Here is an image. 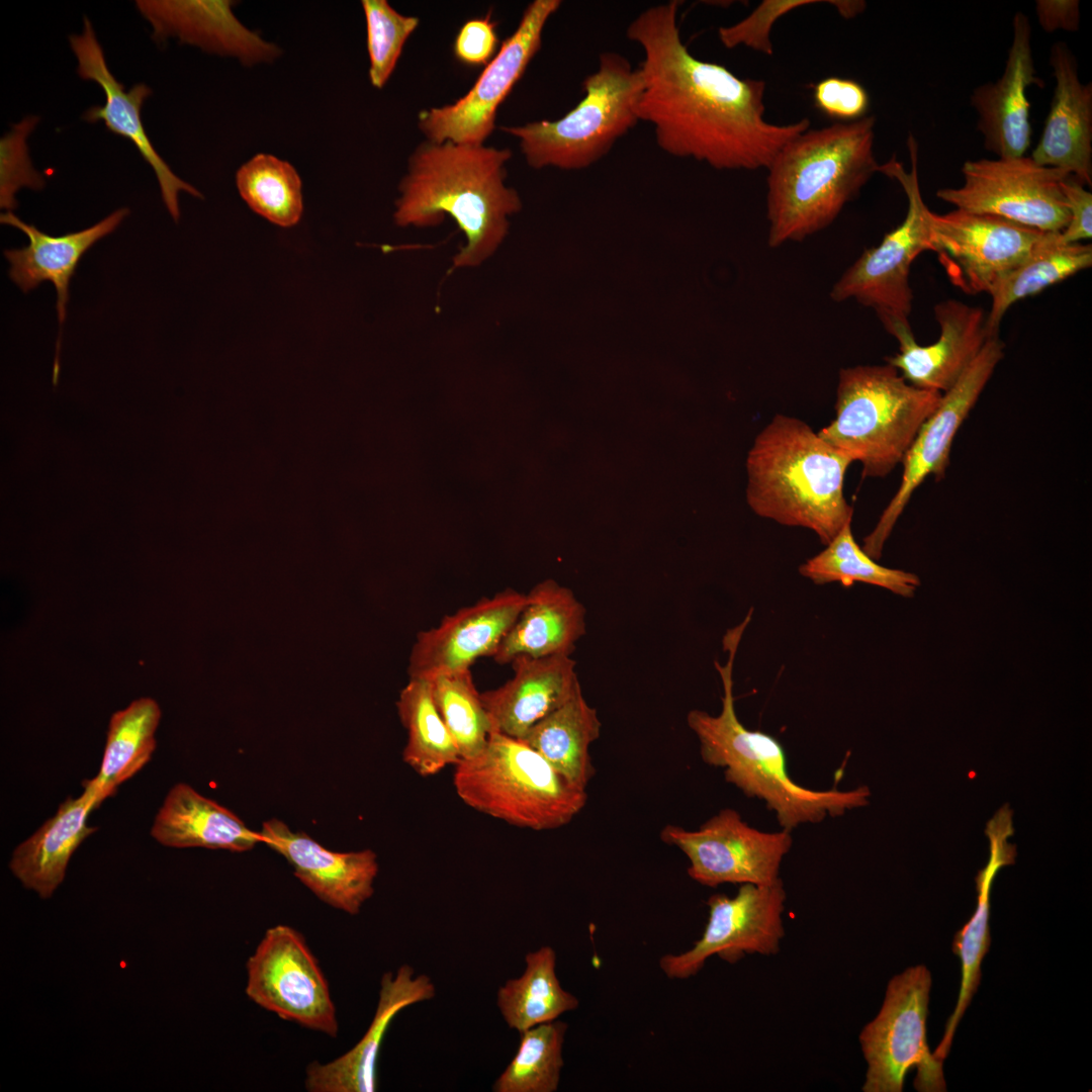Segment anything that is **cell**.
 <instances>
[{
	"label": "cell",
	"mask_w": 1092,
	"mask_h": 1092,
	"mask_svg": "<svg viewBox=\"0 0 1092 1092\" xmlns=\"http://www.w3.org/2000/svg\"><path fill=\"white\" fill-rule=\"evenodd\" d=\"M851 460L802 420L777 415L746 459V499L759 517L814 532L827 545L853 509L844 496Z\"/></svg>",
	"instance_id": "5b68a950"
},
{
	"label": "cell",
	"mask_w": 1092,
	"mask_h": 1092,
	"mask_svg": "<svg viewBox=\"0 0 1092 1092\" xmlns=\"http://www.w3.org/2000/svg\"><path fill=\"white\" fill-rule=\"evenodd\" d=\"M453 786L468 807L536 831L568 824L587 794L569 783L524 740L492 731L476 755L455 765Z\"/></svg>",
	"instance_id": "52a82bcc"
},
{
	"label": "cell",
	"mask_w": 1092,
	"mask_h": 1092,
	"mask_svg": "<svg viewBox=\"0 0 1092 1092\" xmlns=\"http://www.w3.org/2000/svg\"><path fill=\"white\" fill-rule=\"evenodd\" d=\"M876 117L806 130L767 167L768 245L802 241L828 226L878 172Z\"/></svg>",
	"instance_id": "277c9868"
},
{
	"label": "cell",
	"mask_w": 1092,
	"mask_h": 1092,
	"mask_svg": "<svg viewBox=\"0 0 1092 1092\" xmlns=\"http://www.w3.org/2000/svg\"><path fill=\"white\" fill-rule=\"evenodd\" d=\"M160 718V707L152 698H140L112 714L100 769L83 782L99 805L151 760Z\"/></svg>",
	"instance_id": "836d02e7"
},
{
	"label": "cell",
	"mask_w": 1092,
	"mask_h": 1092,
	"mask_svg": "<svg viewBox=\"0 0 1092 1092\" xmlns=\"http://www.w3.org/2000/svg\"><path fill=\"white\" fill-rule=\"evenodd\" d=\"M135 5L153 27L157 41L176 37L206 53L233 57L245 66L271 63L281 49L246 27L230 0H139Z\"/></svg>",
	"instance_id": "cb8c5ba5"
},
{
	"label": "cell",
	"mask_w": 1092,
	"mask_h": 1092,
	"mask_svg": "<svg viewBox=\"0 0 1092 1092\" xmlns=\"http://www.w3.org/2000/svg\"><path fill=\"white\" fill-rule=\"evenodd\" d=\"M750 617L729 629L723 637L728 652L724 665L715 661L723 685L722 709L718 715L692 710L687 724L700 742L703 761L723 767L725 780L748 797L763 800L776 813L782 829L805 823H818L827 816L866 806L870 790L859 787L849 791L812 790L798 785L790 777L787 756L781 742L770 734L746 728L738 719L733 696V665L738 645Z\"/></svg>",
	"instance_id": "3957f363"
},
{
	"label": "cell",
	"mask_w": 1092,
	"mask_h": 1092,
	"mask_svg": "<svg viewBox=\"0 0 1092 1092\" xmlns=\"http://www.w3.org/2000/svg\"><path fill=\"white\" fill-rule=\"evenodd\" d=\"M786 891L782 880L770 885L742 884L733 897L711 896L705 930L693 947L665 954L659 967L669 979L697 975L712 956L734 964L746 953L771 956L785 936Z\"/></svg>",
	"instance_id": "2e32d148"
},
{
	"label": "cell",
	"mask_w": 1092,
	"mask_h": 1092,
	"mask_svg": "<svg viewBox=\"0 0 1092 1092\" xmlns=\"http://www.w3.org/2000/svg\"><path fill=\"white\" fill-rule=\"evenodd\" d=\"M578 999L562 988L556 974V952L544 945L525 957V970L496 993V1005L507 1025L522 1033L558 1019L578 1007Z\"/></svg>",
	"instance_id": "e575fe53"
},
{
	"label": "cell",
	"mask_w": 1092,
	"mask_h": 1092,
	"mask_svg": "<svg viewBox=\"0 0 1092 1092\" xmlns=\"http://www.w3.org/2000/svg\"><path fill=\"white\" fill-rule=\"evenodd\" d=\"M496 46L493 23L488 18H474L460 28L454 41V54L466 65H482L492 57Z\"/></svg>",
	"instance_id": "bcb514c9"
},
{
	"label": "cell",
	"mask_w": 1092,
	"mask_h": 1092,
	"mask_svg": "<svg viewBox=\"0 0 1092 1092\" xmlns=\"http://www.w3.org/2000/svg\"><path fill=\"white\" fill-rule=\"evenodd\" d=\"M1050 64L1055 77L1054 95L1031 158L1091 187L1092 85L1081 82L1077 60L1066 42L1052 46Z\"/></svg>",
	"instance_id": "d4e9b609"
},
{
	"label": "cell",
	"mask_w": 1092,
	"mask_h": 1092,
	"mask_svg": "<svg viewBox=\"0 0 1092 1092\" xmlns=\"http://www.w3.org/2000/svg\"><path fill=\"white\" fill-rule=\"evenodd\" d=\"M837 11L845 18H851L862 12L866 8L863 1H830Z\"/></svg>",
	"instance_id": "c3c4849f"
},
{
	"label": "cell",
	"mask_w": 1092,
	"mask_h": 1092,
	"mask_svg": "<svg viewBox=\"0 0 1092 1092\" xmlns=\"http://www.w3.org/2000/svg\"><path fill=\"white\" fill-rule=\"evenodd\" d=\"M436 993L432 979L426 974L417 975L410 965L384 973L376 1010L364 1035L339 1058L325 1064L310 1063L305 1069V1089L309 1092L376 1091L380 1049L392 1020L404 1008L432 1000Z\"/></svg>",
	"instance_id": "603a6c76"
},
{
	"label": "cell",
	"mask_w": 1092,
	"mask_h": 1092,
	"mask_svg": "<svg viewBox=\"0 0 1092 1092\" xmlns=\"http://www.w3.org/2000/svg\"><path fill=\"white\" fill-rule=\"evenodd\" d=\"M1035 15L1045 32L1077 31L1080 25L1078 0H1037Z\"/></svg>",
	"instance_id": "7dc6e473"
},
{
	"label": "cell",
	"mask_w": 1092,
	"mask_h": 1092,
	"mask_svg": "<svg viewBox=\"0 0 1092 1092\" xmlns=\"http://www.w3.org/2000/svg\"><path fill=\"white\" fill-rule=\"evenodd\" d=\"M911 170L907 172L896 157L879 166L878 172L895 179L908 201L904 220L882 242L867 249L844 272L831 290V298L855 299L872 307L883 326L909 323L913 292L910 268L922 252L930 251V213L924 203L918 179V144L912 133L907 140Z\"/></svg>",
	"instance_id": "30bf717a"
},
{
	"label": "cell",
	"mask_w": 1092,
	"mask_h": 1092,
	"mask_svg": "<svg viewBox=\"0 0 1092 1092\" xmlns=\"http://www.w3.org/2000/svg\"><path fill=\"white\" fill-rule=\"evenodd\" d=\"M128 213V208H119L90 228L60 237L42 233L33 224L21 220L12 211L0 215L1 223L20 230L29 240V244L23 248L4 250V256L10 264V279L24 293L36 288L43 281L52 282L57 290L60 332L53 367L54 384H57L60 373L62 328L70 295V282L78 263L96 242L111 234Z\"/></svg>",
	"instance_id": "484cf974"
},
{
	"label": "cell",
	"mask_w": 1092,
	"mask_h": 1092,
	"mask_svg": "<svg viewBox=\"0 0 1092 1092\" xmlns=\"http://www.w3.org/2000/svg\"><path fill=\"white\" fill-rule=\"evenodd\" d=\"M601 729L598 712L586 702L580 689L536 723L522 740L569 783L585 790L596 774L589 747L599 739Z\"/></svg>",
	"instance_id": "1f68e13d"
},
{
	"label": "cell",
	"mask_w": 1092,
	"mask_h": 1092,
	"mask_svg": "<svg viewBox=\"0 0 1092 1092\" xmlns=\"http://www.w3.org/2000/svg\"><path fill=\"white\" fill-rule=\"evenodd\" d=\"M38 118L31 116L16 124L10 132L1 139V207L11 211L17 205L15 193L21 187L41 189L44 181L33 170L25 143Z\"/></svg>",
	"instance_id": "b9f144b4"
},
{
	"label": "cell",
	"mask_w": 1092,
	"mask_h": 1092,
	"mask_svg": "<svg viewBox=\"0 0 1092 1092\" xmlns=\"http://www.w3.org/2000/svg\"><path fill=\"white\" fill-rule=\"evenodd\" d=\"M816 107L830 118L855 121L866 116L870 99L866 89L850 79L828 77L814 86Z\"/></svg>",
	"instance_id": "ee69618b"
},
{
	"label": "cell",
	"mask_w": 1092,
	"mask_h": 1092,
	"mask_svg": "<svg viewBox=\"0 0 1092 1092\" xmlns=\"http://www.w3.org/2000/svg\"><path fill=\"white\" fill-rule=\"evenodd\" d=\"M511 663L512 678L480 696L493 731L522 739L581 687L571 655L540 658L521 655Z\"/></svg>",
	"instance_id": "4316f807"
},
{
	"label": "cell",
	"mask_w": 1092,
	"mask_h": 1092,
	"mask_svg": "<svg viewBox=\"0 0 1092 1092\" xmlns=\"http://www.w3.org/2000/svg\"><path fill=\"white\" fill-rule=\"evenodd\" d=\"M1042 85L1035 76L1028 17L1016 12L1012 41L1002 76L973 91L970 102L978 114L984 147L998 158L1024 156L1030 146V104L1027 89Z\"/></svg>",
	"instance_id": "7402d4cb"
},
{
	"label": "cell",
	"mask_w": 1092,
	"mask_h": 1092,
	"mask_svg": "<svg viewBox=\"0 0 1092 1092\" xmlns=\"http://www.w3.org/2000/svg\"><path fill=\"white\" fill-rule=\"evenodd\" d=\"M582 88L583 98L557 120L502 127L519 139L532 168H587L640 121L642 73L619 53H602L597 71L585 77Z\"/></svg>",
	"instance_id": "ba28073f"
},
{
	"label": "cell",
	"mask_w": 1092,
	"mask_h": 1092,
	"mask_svg": "<svg viewBox=\"0 0 1092 1092\" xmlns=\"http://www.w3.org/2000/svg\"><path fill=\"white\" fill-rule=\"evenodd\" d=\"M260 833L263 843L285 857L295 877L328 905L356 915L372 897L379 871L373 850L332 851L275 818L265 821Z\"/></svg>",
	"instance_id": "44dd1931"
},
{
	"label": "cell",
	"mask_w": 1092,
	"mask_h": 1092,
	"mask_svg": "<svg viewBox=\"0 0 1092 1092\" xmlns=\"http://www.w3.org/2000/svg\"><path fill=\"white\" fill-rule=\"evenodd\" d=\"M151 835L170 847H205L243 852L263 842L231 810L196 792L189 785H175L159 809Z\"/></svg>",
	"instance_id": "f546056e"
},
{
	"label": "cell",
	"mask_w": 1092,
	"mask_h": 1092,
	"mask_svg": "<svg viewBox=\"0 0 1092 1092\" xmlns=\"http://www.w3.org/2000/svg\"><path fill=\"white\" fill-rule=\"evenodd\" d=\"M985 832L990 839V857L976 877L977 908L956 933L952 942V951L961 961L962 981L957 1004L946 1021L942 1039L933 1053L941 1062L949 1053L956 1029L980 984L981 964L991 944L989 915L993 881L1000 869L1013 863L1016 856V847L1008 842L1013 827L1012 812L1007 805L988 822Z\"/></svg>",
	"instance_id": "83f0119b"
},
{
	"label": "cell",
	"mask_w": 1092,
	"mask_h": 1092,
	"mask_svg": "<svg viewBox=\"0 0 1092 1092\" xmlns=\"http://www.w3.org/2000/svg\"><path fill=\"white\" fill-rule=\"evenodd\" d=\"M560 5L559 0L531 2L472 88L451 104L420 113L419 127L428 142L483 145L494 128L498 106L540 50L543 29Z\"/></svg>",
	"instance_id": "5bb4252c"
},
{
	"label": "cell",
	"mask_w": 1092,
	"mask_h": 1092,
	"mask_svg": "<svg viewBox=\"0 0 1092 1092\" xmlns=\"http://www.w3.org/2000/svg\"><path fill=\"white\" fill-rule=\"evenodd\" d=\"M567 1023L553 1020L521 1034L518 1050L494 1081L493 1092H555L564 1065L562 1050Z\"/></svg>",
	"instance_id": "f35d334b"
},
{
	"label": "cell",
	"mask_w": 1092,
	"mask_h": 1092,
	"mask_svg": "<svg viewBox=\"0 0 1092 1092\" xmlns=\"http://www.w3.org/2000/svg\"><path fill=\"white\" fill-rule=\"evenodd\" d=\"M814 0H764L746 18L739 22L718 29V36L727 49L745 46L757 52L772 55L770 30L775 21L800 6L809 5Z\"/></svg>",
	"instance_id": "7bdbcfd3"
},
{
	"label": "cell",
	"mask_w": 1092,
	"mask_h": 1092,
	"mask_svg": "<svg viewBox=\"0 0 1092 1092\" xmlns=\"http://www.w3.org/2000/svg\"><path fill=\"white\" fill-rule=\"evenodd\" d=\"M366 19L369 79L382 88L391 76L402 48L419 24V19L394 10L386 0H363Z\"/></svg>",
	"instance_id": "60d3db41"
},
{
	"label": "cell",
	"mask_w": 1092,
	"mask_h": 1092,
	"mask_svg": "<svg viewBox=\"0 0 1092 1092\" xmlns=\"http://www.w3.org/2000/svg\"><path fill=\"white\" fill-rule=\"evenodd\" d=\"M247 997L279 1018L333 1038L339 1032L328 981L303 935L268 928L246 964Z\"/></svg>",
	"instance_id": "8fae6325"
},
{
	"label": "cell",
	"mask_w": 1092,
	"mask_h": 1092,
	"mask_svg": "<svg viewBox=\"0 0 1092 1092\" xmlns=\"http://www.w3.org/2000/svg\"><path fill=\"white\" fill-rule=\"evenodd\" d=\"M236 185L247 205L268 221L291 228L300 220L302 183L289 162L270 154H257L238 169Z\"/></svg>",
	"instance_id": "74e56055"
},
{
	"label": "cell",
	"mask_w": 1092,
	"mask_h": 1092,
	"mask_svg": "<svg viewBox=\"0 0 1092 1092\" xmlns=\"http://www.w3.org/2000/svg\"><path fill=\"white\" fill-rule=\"evenodd\" d=\"M1004 348L999 335L990 337L958 382L941 394L937 407L920 427L902 460L903 474L896 493L863 539L861 548L873 559L882 556L885 543L915 489L929 475L938 479L944 476L953 439L1003 359Z\"/></svg>",
	"instance_id": "4fadbf2b"
},
{
	"label": "cell",
	"mask_w": 1092,
	"mask_h": 1092,
	"mask_svg": "<svg viewBox=\"0 0 1092 1092\" xmlns=\"http://www.w3.org/2000/svg\"><path fill=\"white\" fill-rule=\"evenodd\" d=\"M940 392L907 382L890 364L841 369L835 418L819 436L851 462L862 477H885L902 460Z\"/></svg>",
	"instance_id": "8992f818"
},
{
	"label": "cell",
	"mask_w": 1092,
	"mask_h": 1092,
	"mask_svg": "<svg viewBox=\"0 0 1092 1092\" xmlns=\"http://www.w3.org/2000/svg\"><path fill=\"white\" fill-rule=\"evenodd\" d=\"M934 317L939 325L938 339L929 345L918 344L909 323L895 322L885 330L899 343V352L887 358L910 384L944 393L969 368L990 338L986 331V312L978 306L957 299L937 303Z\"/></svg>",
	"instance_id": "d6986e66"
},
{
	"label": "cell",
	"mask_w": 1092,
	"mask_h": 1092,
	"mask_svg": "<svg viewBox=\"0 0 1092 1092\" xmlns=\"http://www.w3.org/2000/svg\"><path fill=\"white\" fill-rule=\"evenodd\" d=\"M825 546L824 550L799 567L800 574L815 584L838 582L851 586L855 582H862L884 587L904 598H912L920 585L916 574L880 565L870 557L856 543L851 522Z\"/></svg>",
	"instance_id": "8d00e7d4"
},
{
	"label": "cell",
	"mask_w": 1092,
	"mask_h": 1092,
	"mask_svg": "<svg viewBox=\"0 0 1092 1092\" xmlns=\"http://www.w3.org/2000/svg\"><path fill=\"white\" fill-rule=\"evenodd\" d=\"M660 838L685 853L691 879L712 888L726 883L778 882L783 858L793 843L790 831H760L730 808L719 811L696 830L666 825Z\"/></svg>",
	"instance_id": "9a60e30c"
},
{
	"label": "cell",
	"mask_w": 1092,
	"mask_h": 1092,
	"mask_svg": "<svg viewBox=\"0 0 1092 1092\" xmlns=\"http://www.w3.org/2000/svg\"><path fill=\"white\" fill-rule=\"evenodd\" d=\"M676 0L643 10L627 37L644 54L640 121L654 128L658 147L719 170H756L810 126L808 118L774 124L764 118L765 83L695 58L682 43Z\"/></svg>",
	"instance_id": "6da1fadb"
},
{
	"label": "cell",
	"mask_w": 1092,
	"mask_h": 1092,
	"mask_svg": "<svg viewBox=\"0 0 1092 1092\" xmlns=\"http://www.w3.org/2000/svg\"><path fill=\"white\" fill-rule=\"evenodd\" d=\"M1060 233L1044 232L1027 257L992 287L986 318L990 337L999 335L1002 317L1013 303L1091 266L1092 246L1065 244Z\"/></svg>",
	"instance_id": "d6a6232c"
},
{
	"label": "cell",
	"mask_w": 1092,
	"mask_h": 1092,
	"mask_svg": "<svg viewBox=\"0 0 1092 1092\" xmlns=\"http://www.w3.org/2000/svg\"><path fill=\"white\" fill-rule=\"evenodd\" d=\"M1069 212V222L1060 233L1065 244H1076L1090 240L1092 236V194L1073 176H1067L1061 183Z\"/></svg>",
	"instance_id": "f6af8a7d"
},
{
	"label": "cell",
	"mask_w": 1092,
	"mask_h": 1092,
	"mask_svg": "<svg viewBox=\"0 0 1092 1092\" xmlns=\"http://www.w3.org/2000/svg\"><path fill=\"white\" fill-rule=\"evenodd\" d=\"M97 807L95 795L84 788L80 797L68 798L52 818L14 849L9 868L25 888L42 899L54 894L64 881L72 854L96 830L87 825V818Z\"/></svg>",
	"instance_id": "4dcf8cb0"
},
{
	"label": "cell",
	"mask_w": 1092,
	"mask_h": 1092,
	"mask_svg": "<svg viewBox=\"0 0 1092 1092\" xmlns=\"http://www.w3.org/2000/svg\"><path fill=\"white\" fill-rule=\"evenodd\" d=\"M71 49L78 61L77 73L84 80L96 82L104 92L105 103L93 106L83 115L88 122L102 120L111 132L129 140L145 161L153 168L161 189L163 201L175 221L180 216L178 194L187 192L202 198L200 192L176 176L157 153L143 125L141 110L152 90L144 83L133 85L128 91L111 74L104 52L90 20L84 18L81 34L69 37Z\"/></svg>",
	"instance_id": "ffe728a7"
},
{
	"label": "cell",
	"mask_w": 1092,
	"mask_h": 1092,
	"mask_svg": "<svg viewBox=\"0 0 1092 1092\" xmlns=\"http://www.w3.org/2000/svg\"><path fill=\"white\" fill-rule=\"evenodd\" d=\"M511 157L509 149L484 145H421L399 185L395 223L427 228L449 215L466 239L454 267L480 265L499 248L510 216L522 207L518 192L505 183V165Z\"/></svg>",
	"instance_id": "7a4b0ae2"
},
{
	"label": "cell",
	"mask_w": 1092,
	"mask_h": 1092,
	"mask_svg": "<svg viewBox=\"0 0 1092 1092\" xmlns=\"http://www.w3.org/2000/svg\"><path fill=\"white\" fill-rule=\"evenodd\" d=\"M407 732L403 761L421 777H432L460 759L457 744L433 698L430 678L410 677L396 702Z\"/></svg>",
	"instance_id": "d590c367"
},
{
	"label": "cell",
	"mask_w": 1092,
	"mask_h": 1092,
	"mask_svg": "<svg viewBox=\"0 0 1092 1092\" xmlns=\"http://www.w3.org/2000/svg\"><path fill=\"white\" fill-rule=\"evenodd\" d=\"M525 604L526 594L507 588L420 631L410 654L408 676L432 678L470 669L482 656L492 657Z\"/></svg>",
	"instance_id": "ac0fdd59"
},
{
	"label": "cell",
	"mask_w": 1092,
	"mask_h": 1092,
	"mask_svg": "<svg viewBox=\"0 0 1092 1092\" xmlns=\"http://www.w3.org/2000/svg\"><path fill=\"white\" fill-rule=\"evenodd\" d=\"M1044 232L966 210L930 213V251L949 281L969 294L992 287L1030 253Z\"/></svg>",
	"instance_id": "e0dca14e"
},
{
	"label": "cell",
	"mask_w": 1092,
	"mask_h": 1092,
	"mask_svg": "<svg viewBox=\"0 0 1092 1092\" xmlns=\"http://www.w3.org/2000/svg\"><path fill=\"white\" fill-rule=\"evenodd\" d=\"M585 633V609L574 593L553 579L537 583L502 639L492 658L511 663L517 656L571 655Z\"/></svg>",
	"instance_id": "f1b7e54d"
},
{
	"label": "cell",
	"mask_w": 1092,
	"mask_h": 1092,
	"mask_svg": "<svg viewBox=\"0 0 1092 1092\" xmlns=\"http://www.w3.org/2000/svg\"><path fill=\"white\" fill-rule=\"evenodd\" d=\"M431 679L435 704L453 736L461 758L479 753L493 731L470 669Z\"/></svg>",
	"instance_id": "ab89813d"
},
{
	"label": "cell",
	"mask_w": 1092,
	"mask_h": 1092,
	"mask_svg": "<svg viewBox=\"0 0 1092 1092\" xmlns=\"http://www.w3.org/2000/svg\"><path fill=\"white\" fill-rule=\"evenodd\" d=\"M930 988L925 966L907 968L889 981L879 1013L858 1036L868 1065L863 1092H901L912 1069L917 1091H946L943 1062L927 1042Z\"/></svg>",
	"instance_id": "9c48e42d"
},
{
	"label": "cell",
	"mask_w": 1092,
	"mask_h": 1092,
	"mask_svg": "<svg viewBox=\"0 0 1092 1092\" xmlns=\"http://www.w3.org/2000/svg\"><path fill=\"white\" fill-rule=\"evenodd\" d=\"M964 183L936 196L958 209L1000 216L1041 232H1062L1069 212L1061 183L1071 176L1031 157L980 159L962 167Z\"/></svg>",
	"instance_id": "7c38bea8"
}]
</instances>
